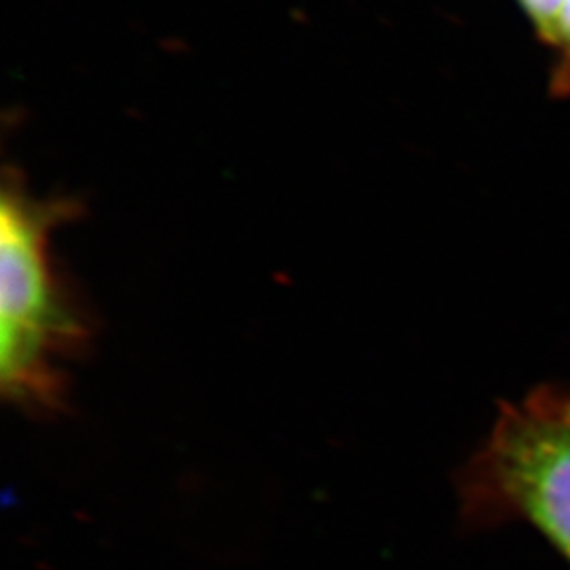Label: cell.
Here are the masks:
<instances>
[{"instance_id":"cell-1","label":"cell","mask_w":570,"mask_h":570,"mask_svg":"<svg viewBox=\"0 0 570 570\" xmlns=\"http://www.w3.org/2000/svg\"><path fill=\"white\" fill-rule=\"evenodd\" d=\"M85 214L70 195L37 197L18 167L0 190V393L32 419L68 412L66 364L81 362L96 324L51 254V235Z\"/></svg>"},{"instance_id":"cell-2","label":"cell","mask_w":570,"mask_h":570,"mask_svg":"<svg viewBox=\"0 0 570 570\" xmlns=\"http://www.w3.org/2000/svg\"><path fill=\"white\" fill-rule=\"evenodd\" d=\"M469 518L520 513L570 560V406L537 393L499 414L463 482Z\"/></svg>"},{"instance_id":"cell-3","label":"cell","mask_w":570,"mask_h":570,"mask_svg":"<svg viewBox=\"0 0 570 570\" xmlns=\"http://www.w3.org/2000/svg\"><path fill=\"white\" fill-rule=\"evenodd\" d=\"M551 60V89L570 94V0H515Z\"/></svg>"},{"instance_id":"cell-4","label":"cell","mask_w":570,"mask_h":570,"mask_svg":"<svg viewBox=\"0 0 570 570\" xmlns=\"http://www.w3.org/2000/svg\"><path fill=\"white\" fill-rule=\"evenodd\" d=\"M567 402H569V406H570V395H567Z\"/></svg>"}]
</instances>
